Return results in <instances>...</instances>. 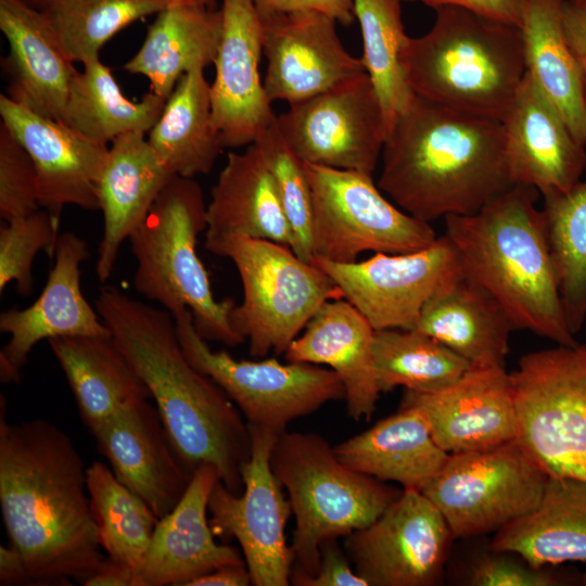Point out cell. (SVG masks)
<instances>
[{
	"label": "cell",
	"mask_w": 586,
	"mask_h": 586,
	"mask_svg": "<svg viewBox=\"0 0 586 586\" xmlns=\"http://www.w3.org/2000/svg\"><path fill=\"white\" fill-rule=\"evenodd\" d=\"M60 227L48 211H38L10 221L0 228V292L15 282L20 295L34 291L33 264L36 255L44 251L53 258Z\"/></svg>",
	"instance_id": "7bdbcfd3"
},
{
	"label": "cell",
	"mask_w": 586,
	"mask_h": 586,
	"mask_svg": "<svg viewBox=\"0 0 586 586\" xmlns=\"http://www.w3.org/2000/svg\"><path fill=\"white\" fill-rule=\"evenodd\" d=\"M582 582L584 585H586V573L582 576Z\"/></svg>",
	"instance_id": "6f0895ef"
},
{
	"label": "cell",
	"mask_w": 586,
	"mask_h": 586,
	"mask_svg": "<svg viewBox=\"0 0 586 586\" xmlns=\"http://www.w3.org/2000/svg\"><path fill=\"white\" fill-rule=\"evenodd\" d=\"M0 116L33 158L40 207L58 227L66 205L99 209L97 188L109 145L15 103L5 93L0 94Z\"/></svg>",
	"instance_id": "44dd1931"
},
{
	"label": "cell",
	"mask_w": 586,
	"mask_h": 586,
	"mask_svg": "<svg viewBox=\"0 0 586 586\" xmlns=\"http://www.w3.org/2000/svg\"><path fill=\"white\" fill-rule=\"evenodd\" d=\"M453 539L438 508L421 491L403 489L375 521L344 537V550L368 586H434Z\"/></svg>",
	"instance_id": "2e32d148"
},
{
	"label": "cell",
	"mask_w": 586,
	"mask_h": 586,
	"mask_svg": "<svg viewBox=\"0 0 586 586\" xmlns=\"http://www.w3.org/2000/svg\"><path fill=\"white\" fill-rule=\"evenodd\" d=\"M251 454L242 469L243 491L233 494L219 480L208 500L214 535L234 538L255 586H288L293 555L285 525L292 513L270 456L277 432L249 424Z\"/></svg>",
	"instance_id": "4fadbf2b"
},
{
	"label": "cell",
	"mask_w": 586,
	"mask_h": 586,
	"mask_svg": "<svg viewBox=\"0 0 586 586\" xmlns=\"http://www.w3.org/2000/svg\"><path fill=\"white\" fill-rule=\"evenodd\" d=\"M259 14L318 12L348 26L355 21L353 0H253Z\"/></svg>",
	"instance_id": "7dc6e473"
},
{
	"label": "cell",
	"mask_w": 586,
	"mask_h": 586,
	"mask_svg": "<svg viewBox=\"0 0 586 586\" xmlns=\"http://www.w3.org/2000/svg\"><path fill=\"white\" fill-rule=\"evenodd\" d=\"M303 164L311 191L314 260L352 263L369 251L413 252L437 238L431 222L386 200L372 175Z\"/></svg>",
	"instance_id": "30bf717a"
},
{
	"label": "cell",
	"mask_w": 586,
	"mask_h": 586,
	"mask_svg": "<svg viewBox=\"0 0 586 586\" xmlns=\"http://www.w3.org/2000/svg\"><path fill=\"white\" fill-rule=\"evenodd\" d=\"M461 582L470 586H555L560 576L546 566L536 568L512 551H482L471 556L461 571Z\"/></svg>",
	"instance_id": "f6af8a7d"
},
{
	"label": "cell",
	"mask_w": 586,
	"mask_h": 586,
	"mask_svg": "<svg viewBox=\"0 0 586 586\" xmlns=\"http://www.w3.org/2000/svg\"><path fill=\"white\" fill-rule=\"evenodd\" d=\"M346 467L404 489L421 491L435 477L449 454L433 440L422 415L412 407L378 421L333 447Z\"/></svg>",
	"instance_id": "83f0119b"
},
{
	"label": "cell",
	"mask_w": 586,
	"mask_h": 586,
	"mask_svg": "<svg viewBox=\"0 0 586 586\" xmlns=\"http://www.w3.org/2000/svg\"><path fill=\"white\" fill-rule=\"evenodd\" d=\"M218 480L209 464L194 471L179 502L158 520L136 586H186L218 568L246 565L237 549L214 539L207 512Z\"/></svg>",
	"instance_id": "cb8c5ba5"
},
{
	"label": "cell",
	"mask_w": 586,
	"mask_h": 586,
	"mask_svg": "<svg viewBox=\"0 0 586 586\" xmlns=\"http://www.w3.org/2000/svg\"><path fill=\"white\" fill-rule=\"evenodd\" d=\"M82 584L85 586H136V572L128 564L107 556Z\"/></svg>",
	"instance_id": "f907efd6"
},
{
	"label": "cell",
	"mask_w": 586,
	"mask_h": 586,
	"mask_svg": "<svg viewBox=\"0 0 586 586\" xmlns=\"http://www.w3.org/2000/svg\"><path fill=\"white\" fill-rule=\"evenodd\" d=\"M351 560L337 544V538L324 540L320 546V561L314 575L294 578L296 586H368L352 569Z\"/></svg>",
	"instance_id": "bcb514c9"
},
{
	"label": "cell",
	"mask_w": 586,
	"mask_h": 586,
	"mask_svg": "<svg viewBox=\"0 0 586 586\" xmlns=\"http://www.w3.org/2000/svg\"><path fill=\"white\" fill-rule=\"evenodd\" d=\"M48 343L92 435L119 411L151 398L112 335L63 336Z\"/></svg>",
	"instance_id": "f1b7e54d"
},
{
	"label": "cell",
	"mask_w": 586,
	"mask_h": 586,
	"mask_svg": "<svg viewBox=\"0 0 586 586\" xmlns=\"http://www.w3.org/2000/svg\"><path fill=\"white\" fill-rule=\"evenodd\" d=\"M144 132L114 139L98 181L103 235L95 273L105 283L114 271L120 246L149 214L173 175L160 161Z\"/></svg>",
	"instance_id": "484cf974"
},
{
	"label": "cell",
	"mask_w": 586,
	"mask_h": 586,
	"mask_svg": "<svg viewBox=\"0 0 586 586\" xmlns=\"http://www.w3.org/2000/svg\"><path fill=\"white\" fill-rule=\"evenodd\" d=\"M270 466L295 517L290 583L316 573L324 540L368 526L403 493L343 464L315 433H279Z\"/></svg>",
	"instance_id": "52a82bcc"
},
{
	"label": "cell",
	"mask_w": 586,
	"mask_h": 586,
	"mask_svg": "<svg viewBox=\"0 0 586 586\" xmlns=\"http://www.w3.org/2000/svg\"><path fill=\"white\" fill-rule=\"evenodd\" d=\"M277 127L305 164L373 175L387 135L383 110L368 76L289 104Z\"/></svg>",
	"instance_id": "5bb4252c"
},
{
	"label": "cell",
	"mask_w": 586,
	"mask_h": 586,
	"mask_svg": "<svg viewBox=\"0 0 586 586\" xmlns=\"http://www.w3.org/2000/svg\"><path fill=\"white\" fill-rule=\"evenodd\" d=\"M35 9L44 12L50 9L59 0H24Z\"/></svg>",
	"instance_id": "11a10c76"
},
{
	"label": "cell",
	"mask_w": 586,
	"mask_h": 586,
	"mask_svg": "<svg viewBox=\"0 0 586 586\" xmlns=\"http://www.w3.org/2000/svg\"><path fill=\"white\" fill-rule=\"evenodd\" d=\"M379 189L431 222L470 215L510 188L504 123L415 94L390 128Z\"/></svg>",
	"instance_id": "3957f363"
},
{
	"label": "cell",
	"mask_w": 586,
	"mask_h": 586,
	"mask_svg": "<svg viewBox=\"0 0 586 586\" xmlns=\"http://www.w3.org/2000/svg\"><path fill=\"white\" fill-rule=\"evenodd\" d=\"M573 7L586 12V0H566Z\"/></svg>",
	"instance_id": "9f6ffc18"
},
{
	"label": "cell",
	"mask_w": 586,
	"mask_h": 586,
	"mask_svg": "<svg viewBox=\"0 0 586 586\" xmlns=\"http://www.w3.org/2000/svg\"><path fill=\"white\" fill-rule=\"evenodd\" d=\"M166 8V0H59L43 13L67 59L84 64L122 29Z\"/></svg>",
	"instance_id": "60d3db41"
},
{
	"label": "cell",
	"mask_w": 586,
	"mask_h": 586,
	"mask_svg": "<svg viewBox=\"0 0 586 586\" xmlns=\"http://www.w3.org/2000/svg\"><path fill=\"white\" fill-rule=\"evenodd\" d=\"M148 141L175 176L208 174L222 146L213 122L211 84L203 68L186 73L166 99Z\"/></svg>",
	"instance_id": "e575fe53"
},
{
	"label": "cell",
	"mask_w": 586,
	"mask_h": 586,
	"mask_svg": "<svg viewBox=\"0 0 586 586\" xmlns=\"http://www.w3.org/2000/svg\"><path fill=\"white\" fill-rule=\"evenodd\" d=\"M0 406V507L30 584L84 582L104 559L87 488V468L71 437L44 419L7 420Z\"/></svg>",
	"instance_id": "6da1fadb"
},
{
	"label": "cell",
	"mask_w": 586,
	"mask_h": 586,
	"mask_svg": "<svg viewBox=\"0 0 586 586\" xmlns=\"http://www.w3.org/2000/svg\"><path fill=\"white\" fill-rule=\"evenodd\" d=\"M314 263L374 330L410 329L429 300L463 277L458 252L445 234L413 252L374 253L352 263L320 258Z\"/></svg>",
	"instance_id": "9a60e30c"
},
{
	"label": "cell",
	"mask_w": 586,
	"mask_h": 586,
	"mask_svg": "<svg viewBox=\"0 0 586 586\" xmlns=\"http://www.w3.org/2000/svg\"><path fill=\"white\" fill-rule=\"evenodd\" d=\"M434 9L440 5L461 7L482 15L519 26L520 0H422Z\"/></svg>",
	"instance_id": "c3c4849f"
},
{
	"label": "cell",
	"mask_w": 586,
	"mask_h": 586,
	"mask_svg": "<svg viewBox=\"0 0 586 586\" xmlns=\"http://www.w3.org/2000/svg\"><path fill=\"white\" fill-rule=\"evenodd\" d=\"M167 7L187 5L215 9L217 0H166Z\"/></svg>",
	"instance_id": "db71d44e"
},
{
	"label": "cell",
	"mask_w": 586,
	"mask_h": 586,
	"mask_svg": "<svg viewBox=\"0 0 586 586\" xmlns=\"http://www.w3.org/2000/svg\"><path fill=\"white\" fill-rule=\"evenodd\" d=\"M206 230L207 204L200 183L173 176L129 238L137 264L133 288L173 316L189 309L203 339L234 347L245 342L233 320L237 303L215 298L198 254L199 237Z\"/></svg>",
	"instance_id": "8992f818"
},
{
	"label": "cell",
	"mask_w": 586,
	"mask_h": 586,
	"mask_svg": "<svg viewBox=\"0 0 586 586\" xmlns=\"http://www.w3.org/2000/svg\"><path fill=\"white\" fill-rule=\"evenodd\" d=\"M374 329L346 300L324 302L284 353L286 361L324 365L341 379L346 412L355 421L370 420L380 397L372 341Z\"/></svg>",
	"instance_id": "4316f807"
},
{
	"label": "cell",
	"mask_w": 586,
	"mask_h": 586,
	"mask_svg": "<svg viewBox=\"0 0 586 586\" xmlns=\"http://www.w3.org/2000/svg\"><path fill=\"white\" fill-rule=\"evenodd\" d=\"M539 191L515 183L470 215L445 217L463 277L486 289L513 329L575 345L559 292Z\"/></svg>",
	"instance_id": "277c9868"
},
{
	"label": "cell",
	"mask_w": 586,
	"mask_h": 586,
	"mask_svg": "<svg viewBox=\"0 0 586 586\" xmlns=\"http://www.w3.org/2000/svg\"><path fill=\"white\" fill-rule=\"evenodd\" d=\"M89 257L87 243L73 232L59 235L54 264L40 295L26 308L0 314V331L10 335L0 352L3 383L18 382L34 346L63 336H110V329L85 297L80 266Z\"/></svg>",
	"instance_id": "d6986e66"
},
{
	"label": "cell",
	"mask_w": 586,
	"mask_h": 586,
	"mask_svg": "<svg viewBox=\"0 0 586 586\" xmlns=\"http://www.w3.org/2000/svg\"><path fill=\"white\" fill-rule=\"evenodd\" d=\"M222 31L211 84L212 116L224 149L253 144L275 114L259 74L263 31L253 0H221Z\"/></svg>",
	"instance_id": "ac0fdd59"
},
{
	"label": "cell",
	"mask_w": 586,
	"mask_h": 586,
	"mask_svg": "<svg viewBox=\"0 0 586 586\" xmlns=\"http://www.w3.org/2000/svg\"><path fill=\"white\" fill-rule=\"evenodd\" d=\"M115 476L161 519L183 496L192 473L176 454L148 399L116 413L93 434Z\"/></svg>",
	"instance_id": "7402d4cb"
},
{
	"label": "cell",
	"mask_w": 586,
	"mask_h": 586,
	"mask_svg": "<svg viewBox=\"0 0 586 586\" xmlns=\"http://www.w3.org/2000/svg\"><path fill=\"white\" fill-rule=\"evenodd\" d=\"M270 102L293 104L346 84L366 68L343 46L337 22L318 12L259 14Z\"/></svg>",
	"instance_id": "e0dca14e"
},
{
	"label": "cell",
	"mask_w": 586,
	"mask_h": 586,
	"mask_svg": "<svg viewBox=\"0 0 586 586\" xmlns=\"http://www.w3.org/2000/svg\"><path fill=\"white\" fill-rule=\"evenodd\" d=\"M440 341L471 365H504L511 321L484 288L462 277L423 306L410 328Z\"/></svg>",
	"instance_id": "4dcf8cb0"
},
{
	"label": "cell",
	"mask_w": 586,
	"mask_h": 586,
	"mask_svg": "<svg viewBox=\"0 0 586 586\" xmlns=\"http://www.w3.org/2000/svg\"><path fill=\"white\" fill-rule=\"evenodd\" d=\"M82 65L73 78L60 123L106 145L129 132H149L166 100L149 91L140 101H131L100 58Z\"/></svg>",
	"instance_id": "d590c367"
},
{
	"label": "cell",
	"mask_w": 586,
	"mask_h": 586,
	"mask_svg": "<svg viewBox=\"0 0 586 586\" xmlns=\"http://www.w3.org/2000/svg\"><path fill=\"white\" fill-rule=\"evenodd\" d=\"M372 357L381 393L397 386L438 391L456 382L471 366L440 341L412 329L374 330Z\"/></svg>",
	"instance_id": "74e56055"
},
{
	"label": "cell",
	"mask_w": 586,
	"mask_h": 586,
	"mask_svg": "<svg viewBox=\"0 0 586 586\" xmlns=\"http://www.w3.org/2000/svg\"><path fill=\"white\" fill-rule=\"evenodd\" d=\"M234 233L292 246L276 180L256 144L229 152L211 190L205 234Z\"/></svg>",
	"instance_id": "f546056e"
},
{
	"label": "cell",
	"mask_w": 586,
	"mask_h": 586,
	"mask_svg": "<svg viewBox=\"0 0 586 586\" xmlns=\"http://www.w3.org/2000/svg\"><path fill=\"white\" fill-rule=\"evenodd\" d=\"M404 1H416V0H404ZM420 1H422V0H420Z\"/></svg>",
	"instance_id": "680465c9"
},
{
	"label": "cell",
	"mask_w": 586,
	"mask_h": 586,
	"mask_svg": "<svg viewBox=\"0 0 586 586\" xmlns=\"http://www.w3.org/2000/svg\"><path fill=\"white\" fill-rule=\"evenodd\" d=\"M549 476L517 440L449 454L422 493L438 508L454 538L499 531L532 512Z\"/></svg>",
	"instance_id": "7c38bea8"
},
{
	"label": "cell",
	"mask_w": 586,
	"mask_h": 586,
	"mask_svg": "<svg viewBox=\"0 0 586 586\" xmlns=\"http://www.w3.org/2000/svg\"><path fill=\"white\" fill-rule=\"evenodd\" d=\"M510 377L515 440L549 477L586 482V343L525 354Z\"/></svg>",
	"instance_id": "9c48e42d"
},
{
	"label": "cell",
	"mask_w": 586,
	"mask_h": 586,
	"mask_svg": "<svg viewBox=\"0 0 586 586\" xmlns=\"http://www.w3.org/2000/svg\"><path fill=\"white\" fill-rule=\"evenodd\" d=\"M252 585L246 565H227L201 575L186 586H247Z\"/></svg>",
	"instance_id": "816d5d0a"
},
{
	"label": "cell",
	"mask_w": 586,
	"mask_h": 586,
	"mask_svg": "<svg viewBox=\"0 0 586 586\" xmlns=\"http://www.w3.org/2000/svg\"><path fill=\"white\" fill-rule=\"evenodd\" d=\"M221 31L220 9L167 7L124 69L146 77L150 92L166 100L186 73L214 63Z\"/></svg>",
	"instance_id": "1f68e13d"
},
{
	"label": "cell",
	"mask_w": 586,
	"mask_h": 586,
	"mask_svg": "<svg viewBox=\"0 0 586 586\" xmlns=\"http://www.w3.org/2000/svg\"><path fill=\"white\" fill-rule=\"evenodd\" d=\"M563 23L568 42L579 69L583 95L586 105V12L565 1Z\"/></svg>",
	"instance_id": "681fc988"
},
{
	"label": "cell",
	"mask_w": 586,
	"mask_h": 586,
	"mask_svg": "<svg viewBox=\"0 0 586 586\" xmlns=\"http://www.w3.org/2000/svg\"><path fill=\"white\" fill-rule=\"evenodd\" d=\"M399 407L419 410L434 442L448 454L495 446L518 434L511 377L504 365H471L438 391L405 390Z\"/></svg>",
	"instance_id": "ffe728a7"
},
{
	"label": "cell",
	"mask_w": 586,
	"mask_h": 586,
	"mask_svg": "<svg viewBox=\"0 0 586 586\" xmlns=\"http://www.w3.org/2000/svg\"><path fill=\"white\" fill-rule=\"evenodd\" d=\"M502 123L513 184L534 187L544 196L564 192L582 180L586 145L527 73Z\"/></svg>",
	"instance_id": "603a6c76"
},
{
	"label": "cell",
	"mask_w": 586,
	"mask_h": 586,
	"mask_svg": "<svg viewBox=\"0 0 586 586\" xmlns=\"http://www.w3.org/2000/svg\"><path fill=\"white\" fill-rule=\"evenodd\" d=\"M489 547L536 568L586 561V482L549 477L539 505L497 531Z\"/></svg>",
	"instance_id": "d6a6232c"
},
{
	"label": "cell",
	"mask_w": 586,
	"mask_h": 586,
	"mask_svg": "<svg viewBox=\"0 0 586 586\" xmlns=\"http://www.w3.org/2000/svg\"><path fill=\"white\" fill-rule=\"evenodd\" d=\"M40 207L33 158L10 129L0 124V217L10 221Z\"/></svg>",
	"instance_id": "ee69618b"
},
{
	"label": "cell",
	"mask_w": 586,
	"mask_h": 586,
	"mask_svg": "<svg viewBox=\"0 0 586 586\" xmlns=\"http://www.w3.org/2000/svg\"><path fill=\"white\" fill-rule=\"evenodd\" d=\"M87 488L102 549L128 564L137 582L160 519L103 462L87 468Z\"/></svg>",
	"instance_id": "f35d334b"
},
{
	"label": "cell",
	"mask_w": 586,
	"mask_h": 586,
	"mask_svg": "<svg viewBox=\"0 0 586 586\" xmlns=\"http://www.w3.org/2000/svg\"><path fill=\"white\" fill-rule=\"evenodd\" d=\"M565 1L520 0L519 27L526 73L586 145V105L577 62L564 31Z\"/></svg>",
	"instance_id": "836d02e7"
},
{
	"label": "cell",
	"mask_w": 586,
	"mask_h": 586,
	"mask_svg": "<svg viewBox=\"0 0 586 586\" xmlns=\"http://www.w3.org/2000/svg\"><path fill=\"white\" fill-rule=\"evenodd\" d=\"M205 247L231 260L243 298L233 310L252 357L284 354L327 301L341 297L333 280L290 246L234 233L205 234Z\"/></svg>",
	"instance_id": "ba28073f"
},
{
	"label": "cell",
	"mask_w": 586,
	"mask_h": 586,
	"mask_svg": "<svg viewBox=\"0 0 586 586\" xmlns=\"http://www.w3.org/2000/svg\"><path fill=\"white\" fill-rule=\"evenodd\" d=\"M30 583L25 562L20 551L10 546L0 547V585Z\"/></svg>",
	"instance_id": "f5cc1de1"
},
{
	"label": "cell",
	"mask_w": 586,
	"mask_h": 586,
	"mask_svg": "<svg viewBox=\"0 0 586 586\" xmlns=\"http://www.w3.org/2000/svg\"><path fill=\"white\" fill-rule=\"evenodd\" d=\"M0 29L9 43L2 59L7 95L61 122L77 69L63 52L47 15L24 0H0Z\"/></svg>",
	"instance_id": "d4e9b609"
},
{
	"label": "cell",
	"mask_w": 586,
	"mask_h": 586,
	"mask_svg": "<svg viewBox=\"0 0 586 586\" xmlns=\"http://www.w3.org/2000/svg\"><path fill=\"white\" fill-rule=\"evenodd\" d=\"M404 0H353L362 39V63L381 103L387 132L415 94L405 71L409 36L402 18Z\"/></svg>",
	"instance_id": "8d00e7d4"
},
{
	"label": "cell",
	"mask_w": 586,
	"mask_h": 586,
	"mask_svg": "<svg viewBox=\"0 0 586 586\" xmlns=\"http://www.w3.org/2000/svg\"><path fill=\"white\" fill-rule=\"evenodd\" d=\"M94 306L148 386L184 467L193 474L209 464L230 492L241 494L251 454L247 422L227 394L188 361L173 315L112 285L100 289Z\"/></svg>",
	"instance_id": "7a4b0ae2"
},
{
	"label": "cell",
	"mask_w": 586,
	"mask_h": 586,
	"mask_svg": "<svg viewBox=\"0 0 586 586\" xmlns=\"http://www.w3.org/2000/svg\"><path fill=\"white\" fill-rule=\"evenodd\" d=\"M254 144L276 180L293 235L291 249L302 259L314 263L313 201L303 162L285 143L277 127V119Z\"/></svg>",
	"instance_id": "b9f144b4"
},
{
	"label": "cell",
	"mask_w": 586,
	"mask_h": 586,
	"mask_svg": "<svg viewBox=\"0 0 586 586\" xmlns=\"http://www.w3.org/2000/svg\"><path fill=\"white\" fill-rule=\"evenodd\" d=\"M173 317L188 361L227 394L249 424L281 433L295 419L345 399L344 385L331 369L276 358L237 360L225 351L211 349L195 330L189 309Z\"/></svg>",
	"instance_id": "8fae6325"
},
{
	"label": "cell",
	"mask_w": 586,
	"mask_h": 586,
	"mask_svg": "<svg viewBox=\"0 0 586 586\" xmlns=\"http://www.w3.org/2000/svg\"><path fill=\"white\" fill-rule=\"evenodd\" d=\"M434 10L432 27L405 52L413 94L504 122L526 74L520 27L461 7Z\"/></svg>",
	"instance_id": "5b68a950"
},
{
	"label": "cell",
	"mask_w": 586,
	"mask_h": 586,
	"mask_svg": "<svg viewBox=\"0 0 586 586\" xmlns=\"http://www.w3.org/2000/svg\"><path fill=\"white\" fill-rule=\"evenodd\" d=\"M543 200L561 303L566 323L576 334L586 320V180Z\"/></svg>",
	"instance_id": "ab89813d"
}]
</instances>
